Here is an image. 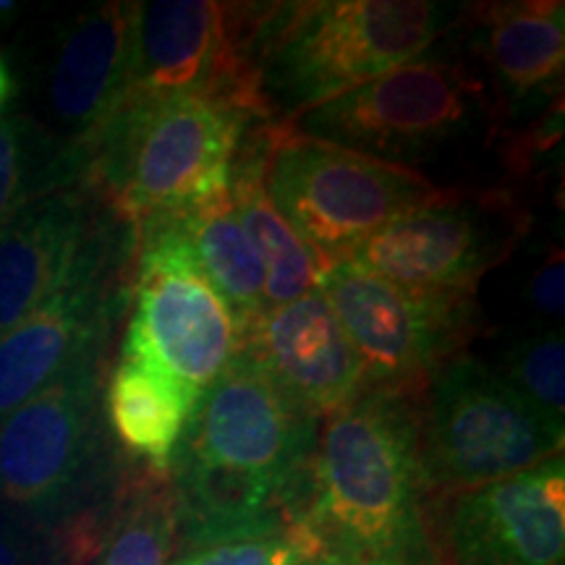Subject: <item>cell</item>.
Wrapping results in <instances>:
<instances>
[{
  "mask_svg": "<svg viewBox=\"0 0 565 565\" xmlns=\"http://www.w3.org/2000/svg\"><path fill=\"white\" fill-rule=\"evenodd\" d=\"M320 422L238 351L204 387L175 448L181 532L299 513Z\"/></svg>",
  "mask_w": 565,
  "mask_h": 565,
  "instance_id": "6da1fadb",
  "label": "cell"
},
{
  "mask_svg": "<svg viewBox=\"0 0 565 565\" xmlns=\"http://www.w3.org/2000/svg\"><path fill=\"white\" fill-rule=\"evenodd\" d=\"M416 401L362 391L317 429L301 519L349 565H427Z\"/></svg>",
  "mask_w": 565,
  "mask_h": 565,
  "instance_id": "7a4b0ae2",
  "label": "cell"
},
{
  "mask_svg": "<svg viewBox=\"0 0 565 565\" xmlns=\"http://www.w3.org/2000/svg\"><path fill=\"white\" fill-rule=\"evenodd\" d=\"M461 3L315 0L267 3L254 38L259 100L273 124L377 79L456 30Z\"/></svg>",
  "mask_w": 565,
  "mask_h": 565,
  "instance_id": "3957f363",
  "label": "cell"
},
{
  "mask_svg": "<svg viewBox=\"0 0 565 565\" xmlns=\"http://www.w3.org/2000/svg\"><path fill=\"white\" fill-rule=\"evenodd\" d=\"M286 124L424 179L490 152L503 134L471 58L433 51Z\"/></svg>",
  "mask_w": 565,
  "mask_h": 565,
  "instance_id": "277c9868",
  "label": "cell"
},
{
  "mask_svg": "<svg viewBox=\"0 0 565 565\" xmlns=\"http://www.w3.org/2000/svg\"><path fill=\"white\" fill-rule=\"evenodd\" d=\"M244 116L207 97L129 100L92 139L79 183L131 233L228 189Z\"/></svg>",
  "mask_w": 565,
  "mask_h": 565,
  "instance_id": "5b68a950",
  "label": "cell"
},
{
  "mask_svg": "<svg viewBox=\"0 0 565 565\" xmlns=\"http://www.w3.org/2000/svg\"><path fill=\"white\" fill-rule=\"evenodd\" d=\"M105 351L61 374L0 419V508L71 529L103 519L113 461L105 437ZM116 498V494H113Z\"/></svg>",
  "mask_w": 565,
  "mask_h": 565,
  "instance_id": "8992f818",
  "label": "cell"
},
{
  "mask_svg": "<svg viewBox=\"0 0 565 565\" xmlns=\"http://www.w3.org/2000/svg\"><path fill=\"white\" fill-rule=\"evenodd\" d=\"M265 192L315 254L320 270L345 259L372 233L408 210L440 200L450 186L307 137L291 124H259Z\"/></svg>",
  "mask_w": 565,
  "mask_h": 565,
  "instance_id": "52a82bcc",
  "label": "cell"
},
{
  "mask_svg": "<svg viewBox=\"0 0 565 565\" xmlns=\"http://www.w3.org/2000/svg\"><path fill=\"white\" fill-rule=\"evenodd\" d=\"M565 429L542 419L498 370L461 353L416 401L424 494L471 490L563 456Z\"/></svg>",
  "mask_w": 565,
  "mask_h": 565,
  "instance_id": "ba28073f",
  "label": "cell"
},
{
  "mask_svg": "<svg viewBox=\"0 0 565 565\" xmlns=\"http://www.w3.org/2000/svg\"><path fill=\"white\" fill-rule=\"evenodd\" d=\"M317 291L356 351L364 391L419 401L482 328L477 296L395 286L349 259L324 265Z\"/></svg>",
  "mask_w": 565,
  "mask_h": 565,
  "instance_id": "9c48e42d",
  "label": "cell"
},
{
  "mask_svg": "<svg viewBox=\"0 0 565 565\" xmlns=\"http://www.w3.org/2000/svg\"><path fill=\"white\" fill-rule=\"evenodd\" d=\"M529 231V215L503 186H450L353 249L349 263L416 291L477 296Z\"/></svg>",
  "mask_w": 565,
  "mask_h": 565,
  "instance_id": "30bf717a",
  "label": "cell"
},
{
  "mask_svg": "<svg viewBox=\"0 0 565 565\" xmlns=\"http://www.w3.org/2000/svg\"><path fill=\"white\" fill-rule=\"evenodd\" d=\"M131 236L134 312L124 343L200 395L242 351L236 317L171 225L152 221Z\"/></svg>",
  "mask_w": 565,
  "mask_h": 565,
  "instance_id": "8fae6325",
  "label": "cell"
},
{
  "mask_svg": "<svg viewBox=\"0 0 565 565\" xmlns=\"http://www.w3.org/2000/svg\"><path fill=\"white\" fill-rule=\"evenodd\" d=\"M427 565H565L563 456L471 490L424 494Z\"/></svg>",
  "mask_w": 565,
  "mask_h": 565,
  "instance_id": "7c38bea8",
  "label": "cell"
},
{
  "mask_svg": "<svg viewBox=\"0 0 565 565\" xmlns=\"http://www.w3.org/2000/svg\"><path fill=\"white\" fill-rule=\"evenodd\" d=\"M131 273L134 236L116 221L51 301L0 335V419L84 359L108 351L131 299Z\"/></svg>",
  "mask_w": 565,
  "mask_h": 565,
  "instance_id": "4fadbf2b",
  "label": "cell"
},
{
  "mask_svg": "<svg viewBox=\"0 0 565 565\" xmlns=\"http://www.w3.org/2000/svg\"><path fill=\"white\" fill-rule=\"evenodd\" d=\"M456 30L469 40V58L490 89L503 126L500 139L519 124L529 129L555 105H563L565 6L561 0L463 3Z\"/></svg>",
  "mask_w": 565,
  "mask_h": 565,
  "instance_id": "5bb4252c",
  "label": "cell"
},
{
  "mask_svg": "<svg viewBox=\"0 0 565 565\" xmlns=\"http://www.w3.org/2000/svg\"><path fill=\"white\" fill-rule=\"evenodd\" d=\"M82 186H61L26 204L0 228V335L38 312L82 270L113 217Z\"/></svg>",
  "mask_w": 565,
  "mask_h": 565,
  "instance_id": "9a60e30c",
  "label": "cell"
},
{
  "mask_svg": "<svg viewBox=\"0 0 565 565\" xmlns=\"http://www.w3.org/2000/svg\"><path fill=\"white\" fill-rule=\"evenodd\" d=\"M242 351L317 422L364 391L356 351L320 291L265 309L244 330Z\"/></svg>",
  "mask_w": 565,
  "mask_h": 565,
  "instance_id": "2e32d148",
  "label": "cell"
},
{
  "mask_svg": "<svg viewBox=\"0 0 565 565\" xmlns=\"http://www.w3.org/2000/svg\"><path fill=\"white\" fill-rule=\"evenodd\" d=\"M139 3H105L76 19L55 55L47 103L68 131V154L82 175L92 139L129 100Z\"/></svg>",
  "mask_w": 565,
  "mask_h": 565,
  "instance_id": "e0dca14e",
  "label": "cell"
},
{
  "mask_svg": "<svg viewBox=\"0 0 565 565\" xmlns=\"http://www.w3.org/2000/svg\"><path fill=\"white\" fill-rule=\"evenodd\" d=\"M196 398L152 359L121 343L105 383V422L134 463L168 475Z\"/></svg>",
  "mask_w": 565,
  "mask_h": 565,
  "instance_id": "ac0fdd59",
  "label": "cell"
},
{
  "mask_svg": "<svg viewBox=\"0 0 565 565\" xmlns=\"http://www.w3.org/2000/svg\"><path fill=\"white\" fill-rule=\"evenodd\" d=\"M228 192L238 223L265 265V309L282 307L317 291L320 265L315 254L282 221L265 192L259 124L246 126L238 141L231 162Z\"/></svg>",
  "mask_w": 565,
  "mask_h": 565,
  "instance_id": "d6986e66",
  "label": "cell"
},
{
  "mask_svg": "<svg viewBox=\"0 0 565 565\" xmlns=\"http://www.w3.org/2000/svg\"><path fill=\"white\" fill-rule=\"evenodd\" d=\"M152 221L168 223L186 242L212 288L228 303L244 338V330L265 312V265L238 223L228 189Z\"/></svg>",
  "mask_w": 565,
  "mask_h": 565,
  "instance_id": "ffe728a7",
  "label": "cell"
},
{
  "mask_svg": "<svg viewBox=\"0 0 565 565\" xmlns=\"http://www.w3.org/2000/svg\"><path fill=\"white\" fill-rule=\"evenodd\" d=\"M179 545L181 508L171 477L134 463L84 565H173Z\"/></svg>",
  "mask_w": 565,
  "mask_h": 565,
  "instance_id": "44dd1931",
  "label": "cell"
},
{
  "mask_svg": "<svg viewBox=\"0 0 565 565\" xmlns=\"http://www.w3.org/2000/svg\"><path fill=\"white\" fill-rule=\"evenodd\" d=\"M322 555L299 513L181 532L173 565H299Z\"/></svg>",
  "mask_w": 565,
  "mask_h": 565,
  "instance_id": "7402d4cb",
  "label": "cell"
},
{
  "mask_svg": "<svg viewBox=\"0 0 565 565\" xmlns=\"http://www.w3.org/2000/svg\"><path fill=\"white\" fill-rule=\"evenodd\" d=\"M79 183L71 154L24 116H0V228L38 196Z\"/></svg>",
  "mask_w": 565,
  "mask_h": 565,
  "instance_id": "603a6c76",
  "label": "cell"
},
{
  "mask_svg": "<svg viewBox=\"0 0 565 565\" xmlns=\"http://www.w3.org/2000/svg\"><path fill=\"white\" fill-rule=\"evenodd\" d=\"M498 374L542 419L565 429V341L561 328L515 343Z\"/></svg>",
  "mask_w": 565,
  "mask_h": 565,
  "instance_id": "cb8c5ba5",
  "label": "cell"
},
{
  "mask_svg": "<svg viewBox=\"0 0 565 565\" xmlns=\"http://www.w3.org/2000/svg\"><path fill=\"white\" fill-rule=\"evenodd\" d=\"M103 521L51 529L0 508V565H84Z\"/></svg>",
  "mask_w": 565,
  "mask_h": 565,
  "instance_id": "d4e9b609",
  "label": "cell"
},
{
  "mask_svg": "<svg viewBox=\"0 0 565 565\" xmlns=\"http://www.w3.org/2000/svg\"><path fill=\"white\" fill-rule=\"evenodd\" d=\"M563 291H565V259L563 249L555 246L550 249L547 259L540 265V270L532 275L526 288V301L536 315H542L550 322H563Z\"/></svg>",
  "mask_w": 565,
  "mask_h": 565,
  "instance_id": "484cf974",
  "label": "cell"
},
{
  "mask_svg": "<svg viewBox=\"0 0 565 565\" xmlns=\"http://www.w3.org/2000/svg\"><path fill=\"white\" fill-rule=\"evenodd\" d=\"M9 92H11V74L6 68L3 58H0V105L9 100Z\"/></svg>",
  "mask_w": 565,
  "mask_h": 565,
  "instance_id": "4316f807",
  "label": "cell"
},
{
  "mask_svg": "<svg viewBox=\"0 0 565 565\" xmlns=\"http://www.w3.org/2000/svg\"><path fill=\"white\" fill-rule=\"evenodd\" d=\"M299 565H349V563L338 561V557H330V555H317V557H309V561H303Z\"/></svg>",
  "mask_w": 565,
  "mask_h": 565,
  "instance_id": "83f0119b",
  "label": "cell"
}]
</instances>
